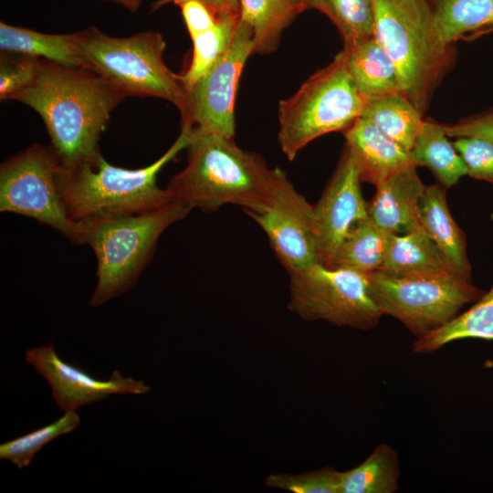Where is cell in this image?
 Returning <instances> with one entry per match:
<instances>
[{
  "label": "cell",
  "instance_id": "cell-9",
  "mask_svg": "<svg viewBox=\"0 0 493 493\" xmlns=\"http://www.w3.org/2000/svg\"><path fill=\"white\" fill-rule=\"evenodd\" d=\"M288 275V309L305 320L368 330L383 317L369 274L318 262Z\"/></svg>",
  "mask_w": 493,
  "mask_h": 493
},
{
  "label": "cell",
  "instance_id": "cell-10",
  "mask_svg": "<svg viewBox=\"0 0 493 493\" xmlns=\"http://www.w3.org/2000/svg\"><path fill=\"white\" fill-rule=\"evenodd\" d=\"M60 163L50 145L33 144L0 167V211L36 219L81 245L80 224L68 215L58 188Z\"/></svg>",
  "mask_w": 493,
  "mask_h": 493
},
{
  "label": "cell",
  "instance_id": "cell-15",
  "mask_svg": "<svg viewBox=\"0 0 493 493\" xmlns=\"http://www.w3.org/2000/svg\"><path fill=\"white\" fill-rule=\"evenodd\" d=\"M425 185L416 166L402 170L376 185L368 202V216L391 235H404L419 226L420 202Z\"/></svg>",
  "mask_w": 493,
  "mask_h": 493
},
{
  "label": "cell",
  "instance_id": "cell-7",
  "mask_svg": "<svg viewBox=\"0 0 493 493\" xmlns=\"http://www.w3.org/2000/svg\"><path fill=\"white\" fill-rule=\"evenodd\" d=\"M365 101L338 53L280 100L278 140L282 152L292 161L313 140L345 131L361 117Z\"/></svg>",
  "mask_w": 493,
  "mask_h": 493
},
{
  "label": "cell",
  "instance_id": "cell-21",
  "mask_svg": "<svg viewBox=\"0 0 493 493\" xmlns=\"http://www.w3.org/2000/svg\"><path fill=\"white\" fill-rule=\"evenodd\" d=\"M442 38L448 44L493 31V0H426Z\"/></svg>",
  "mask_w": 493,
  "mask_h": 493
},
{
  "label": "cell",
  "instance_id": "cell-36",
  "mask_svg": "<svg viewBox=\"0 0 493 493\" xmlns=\"http://www.w3.org/2000/svg\"><path fill=\"white\" fill-rule=\"evenodd\" d=\"M218 16L240 17V0H203Z\"/></svg>",
  "mask_w": 493,
  "mask_h": 493
},
{
  "label": "cell",
  "instance_id": "cell-8",
  "mask_svg": "<svg viewBox=\"0 0 493 493\" xmlns=\"http://www.w3.org/2000/svg\"><path fill=\"white\" fill-rule=\"evenodd\" d=\"M369 278L383 316L398 320L416 339L448 323L482 293L455 273L396 277L374 271Z\"/></svg>",
  "mask_w": 493,
  "mask_h": 493
},
{
  "label": "cell",
  "instance_id": "cell-35",
  "mask_svg": "<svg viewBox=\"0 0 493 493\" xmlns=\"http://www.w3.org/2000/svg\"><path fill=\"white\" fill-rule=\"evenodd\" d=\"M169 2L180 7L191 37L212 27L221 16L203 0H163V4Z\"/></svg>",
  "mask_w": 493,
  "mask_h": 493
},
{
  "label": "cell",
  "instance_id": "cell-18",
  "mask_svg": "<svg viewBox=\"0 0 493 493\" xmlns=\"http://www.w3.org/2000/svg\"><path fill=\"white\" fill-rule=\"evenodd\" d=\"M339 55L366 100L401 93L396 68L375 36L343 47Z\"/></svg>",
  "mask_w": 493,
  "mask_h": 493
},
{
  "label": "cell",
  "instance_id": "cell-5",
  "mask_svg": "<svg viewBox=\"0 0 493 493\" xmlns=\"http://www.w3.org/2000/svg\"><path fill=\"white\" fill-rule=\"evenodd\" d=\"M192 209L172 201L146 212L79 222L81 245H89L97 258V284L89 304L99 307L133 288L161 235Z\"/></svg>",
  "mask_w": 493,
  "mask_h": 493
},
{
  "label": "cell",
  "instance_id": "cell-2",
  "mask_svg": "<svg viewBox=\"0 0 493 493\" xmlns=\"http://www.w3.org/2000/svg\"><path fill=\"white\" fill-rule=\"evenodd\" d=\"M185 167L169 182L173 201L212 212L226 205L245 211L268 206L282 173L264 158L237 146L234 138L193 130Z\"/></svg>",
  "mask_w": 493,
  "mask_h": 493
},
{
  "label": "cell",
  "instance_id": "cell-17",
  "mask_svg": "<svg viewBox=\"0 0 493 493\" xmlns=\"http://www.w3.org/2000/svg\"><path fill=\"white\" fill-rule=\"evenodd\" d=\"M446 190L439 184L425 185L420 202V224L453 270L471 281L466 236L449 212Z\"/></svg>",
  "mask_w": 493,
  "mask_h": 493
},
{
  "label": "cell",
  "instance_id": "cell-30",
  "mask_svg": "<svg viewBox=\"0 0 493 493\" xmlns=\"http://www.w3.org/2000/svg\"><path fill=\"white\" fill-rule=\"evenodd\" d=\"M80 423L76 411H66L55 422L0 445V458L18 469L30 465L36 454L57 437L70 433Z\"/></svg>",
  "mask_w": 493,
  "mask_h": 493
},
{
  "label": "cell",
  "instance_id": "cell-22",
  "mask_svg": "<svg viewBox=\"0 0 493 493\" xmlns=\"http://www.w3.org/2000/svg\"><path fill=\"white\" fill-rule=\"evenodd\" d=\"M448 138L444 124L424 120L423 129L411 151L417 166L428 168L445 189L467 175L462 156Z\"/></svg>",
  "mask_w": 493,
  "mask_h": 493
},
{
  "label": "cell",
  "instance_id": "cell-14",
  "mask_svg": "<svg viewBox=\"0 0 493 493\" xmlns=\"http://www.w3.org/2000/svg\"><path fill=\"white\" fill-rule=\"evenodd\" d=\"M25 360L46 379L53 399L64 412L75 411L111 394H144L151 390L143 381L123 377L118 370L108 380L94 378L63 361L52 343L26 350Z\"/></svg>",
  "mask_w": 493,
  "mask_h": 493
},
{
  "label": "cell",
  "instance_id": "cell-11",
  "mask_svg": "<svg viewBox=\"0 0 493 493\" xmlns=\"http://www.w3.org/2000/svg\"><path fill=\"white\" fill-rule=\"evenodd\" d=\"M253 55V33L239 21L232 41L211 69L187 89L181 125L194 131L234 138L235 99L246 61Z\"/></svg>",
  "mask_w": 493,
  "mask_h": 493
},
{
  "label": "cell",
  "instance_id": "cell-26",
  "mask_svg": "<svg viewBox=\"0 0 493 493\" xmlns=\"http://www.w3.org/2000/svg\"><path fill=\"white\" fill-rule=\"evenodd\" d=\"M464 339L493 341V285L467 310L413 343L415 353H431Z\"/></svg>",
  "mask_w": 493,
  "mask_h": 493
},
{
  "label": "cell",
  "instance_id": "cell-1",
  "mask_svg": "<svg viewBox=\"0 0 493 493\" xmlns=\"http://www.w3.org/2000/svg\"><path fill=\"white\" fill-rule=\"evenodd\" d=\"M125 96L96 73L40 60L36 79L10 100L42 118L61 166L98 158L111 111Z\"/></svg>",
  "mask_w": 493,
  "mask_h": 493
},
{
  "label": "cell",
  "instance_id": "cell-6",
  "mask_svg": "<svg viewBox=\"0 0 493 493\" xmlns=\"http://www.w3.org/2000/svg\"><path fill=\"white\" fill-rule=\"evenodd\" d=\"M79 48L86 68L121 91L125 97H154L168 100L181 112L187 90L166 66V43L155 31L126 37H111L95 26L79 31Z\"/></svg>",
  "mask_w": 493,
  "mask_h": 493
},
{
  "label": "cell",
  "instance_id": "cell-3",
  "mask_svg": "<svg viewBox=\"0 0 493 493\" xmlns=\"http://www.w3.org/2000/svg\"><path fill=\"white\" fill-rule=\"evenodd\" d=\"M193 129L181 125L171 147L154 163L140 169L110 164L100 154L93 161L61 166L58 188L64 206L76 222L137 214L159 208L172 198L157 184L160 171L186 149Z\"/></svg>",
  "mask_w": 493,
  "mask_h": 493
},
{
  "label": "cell",
  "instance_id": "cell-38",
  "mask_svg": "<svg viewBox=\"0 0 493 493\" xmlns=\"http://www.w3.org/2000/svg\"><path fill=\"white\" fill-rule=\"evenodd\" d=\"M298 1H299V2L300 3V5H302L304 11L307 10V4H308V1H309V0H298Z\"/></svg>",
  "mask_w": 493,
  "mask_h": 493
},
{
  "label": "cell",
  "instance_id": "cell-34",
  "mask_svg": "<svg viewBox=\"0 0 493 493\" xmlns=\"http://www.w3.org/2000/svg\"><path fill=\"white\" fill-rule=\"evenodd\" d=\"M450 138L477 137L493 143V107L460 119L453 124H444Z\"/></svg>",
  "mask_w": 493,
  "mask_h": 493
},
{
  "label": "cell",
  "instance_id": "cell-12",
  "mask_svg": "<svg viewBox=\"0 0 493 493\" xmlns=\"http://www.w3.org/2000/svg\"><path fill=\"white\" fill-rule=\"evenodd\" d=\"M246 213L265 232L288 272L319 262L313 205L296 190L284 171L271 204Z\"/></svg>",
  "mask_w": 493,
  "mask_h": 493
},
{
  "label": "cell",
  "instance_id": "cell-16",
  "mask_svg": "<svg viewBox=\"0 0 493 493\" xmlns=\"http://www.w3.org/2000/svg\"><path fill=\"white\" fill-rule=\"evenodd\" d=\"M343 134L358 162L362 182L376 186L402 170L418 167L410 151L364 118H358Z\"/></svg>",
  "mask_w": 493,
  "mask_h": 493
},
{
  "label": "cell",
  "instance_id": "cell-27",
  "mask_svg": "<svg viewBox=\"0 0 493 493\" xmlns=\"http://www.w3.org/2000/svg\"><path fill=\"white\" fill-rule=\"evenodd\" d=\"M399 477L397 452L388 444H380L360 465L340 472L339 493H393Z\"/></svg>",
  "mask_w": 493,
  "mask_h": 493
},
{
  "label": "cell",
  "instance_id": "cell-4",
  "mask_svg": "<svg viewBox=\"0 0 493 493\" xmlns=\"http://www.w3.org/2000/svg\"><path fill=\"white\" fill-rule=\"evenodd\" d=\"M375 37L392 58L401 94L424 115L452 69L455 44L441 37L426 0H372Z\"/></svg>",
  "mask_w": 493,
  "mask_h": 493
},
{
  "label": "cell",
  "instance_id": "cell-28",
  "mask_svg": "<svg viewBox=\"0 0 493 493\" xmlns=\"http://www.w3.org/2000/svg\"><path fill=\"white\" fill-rule=\"evenodd\" d=\"M325 14L338 28L344 47L372 38L375 34L372 0H309L308 9Z\"/></svg>",
  "mask_w": 493,
  "mask_h": 493
},
{
  "label": "cell",
  "instance_id": "cell-23",
  "mask_svg": "<svg viewBox=\"0 0 493 493\" xmlns=\"http://www.w3.org/2000/svg\"><path fill=\"white\" fill-rule=\"evenodd\" d=\"M303 11L298 0H240V20L253 33V54L275 51L284 29Z\"/></svg>",
  "mask_w": 493,
  "mask_h": 493
},
{
  "label": "cell",
  "instance_id": "cell-32",
  "mask_svg": "<svg viewBox=\"0 0 493 493\" xmlns=\"http://www.w3.org/2000/svg\"><path fill=\"white\" fill-rule=\"evenodd\" d=\"M340 471L325 467L298 475L272 474L266 477V485L294 493H339Z\"/></svg>",
  "mask_w": 493,
  "mask_h": 493
},
{
  "label": "cell",
  "instance_id": "cell-33",
  "mask_svg": "<svg viewBox=\"0 0 493 493\" xmlns=\"http://www.w3.org/2000/svg\"><path fill=\"white\" fill-rule=\"evenodd\" d=\"M453 143L467 165V175L493 185V143L477 137L456 138Z\"/></svg>",
  "mask_w": 493,
  "mask_h": 493
},
{
  "label": "cell",
  "instance_id": "cell-25",
  "mask_svg": "<svg viewBox=\"0 0 493 493\" xmlns=\"http://www.w3.org/2000/svg\"><path fill=\"white\" fill-rule=\"evenodd\" d=\"M369 216L356 222L339 246L330 267L371 274L380 269L391 241Z\"/></svg>",
  "mask_w": 493,
  "mask_h": 493
},
{
  "label": "cell",
  "instance_id": "cell-19",
  "mask_svg": "<svg viewBox=\"0 0 493 493\" xmlns=\"http://www.w3.org/2000/svg\"><path fill=\"white\" fill-rule=\"evenodd\" d=\"M377 271L396 277L456 274L422 226L391 236L386 257Z\"/></svg>",
  "mask_w": 493,
  "mask_h": 493
},
{
  "label": "cell",
  "instance_id": "cell-31",
  "mask_svg": "<svg viewBox=\"0 0 493 493\" xmlns=\"http://www.w3.org/2000/svg\"><path fill=\"white\" fill-rule=\"evenodd\" d=\"M41 58L2 51L0 56V100L27 88L36 79Z\"/></svg>",
  "mask_w": 493,
  "mask_h": 493
},
{
  "label": "cell",
  "instance_id": "cell-37",
  "mask_svg": "<svg viewBox=\"0 0 493 493\" xmlns=\"http://www.w3.org/2000/svg\"><path fill=\"white\" fill-rule=\"evenodd\" d=\"M121 5L131 12H136L144 0H102Z\"/></svg>",
  "mask_w": 493,
  "mask_h": 493
},
{
  "label": "cell",
  "instance_id": "cell-24",
  "mask_svg": "<svg viewBox=\"0 0 493 493\" xmlns=\"http://www.w3.org/2000/svg\"><path fill=\"white\" fill-rule=\"evenodd\" d=\"M361 117L410 152L424 124L423 114L401 93L367 100Z\"/></svg>",
  "mask_w": 493,
  "mask_h": 493
},
{
  "label": "cell",
  "instance_id": "cell-13",
  "mask_svg": "<svg viewBox=\"0 0 493 493\" xmlns=\"http://www.w3.org/2000/svg\"><path fill=\"white\" fill-rule=\"evenodd\" d=\"M358 162L345 145L340 162L317 204L313 205L319 263L330 267L351 226L368 216Z\"/></svg>",
  "mask_w": 493,
  "mask_h": 493
},
{
  "label": "cell",
  "instance_id": "cell-29",
  "mask_svg": "<svg viewBox=\"0 0 493 493\" xmlns=\"http://www.w3.org/2000/svg\"><path fill=\"white\" fill-rule=\"evenodd\" d=\"M240 17L221 16L209 29L191 37L193 54L190 64L180 75L186 90L205 75L228 48Z\"/></svg>",
  "mask_w": 493,
  "mask_h": 493
},
{
  "label": "cell",
  "instance_id": "cell-20",
  "mask_svg": "<svg viewBox=\"0 0 493 493\" xmlns=\"http://www.w3.org/2000/svg\"><path fill=\"white\" fill-rule=\"evenodd\" d=\"M79 40V32L46 34L0 23L1 51L23 54L69 68L87 69Z\"/></svg>",
  "mask_w": 493,
  "mask_h": 493
}]
</instances>
